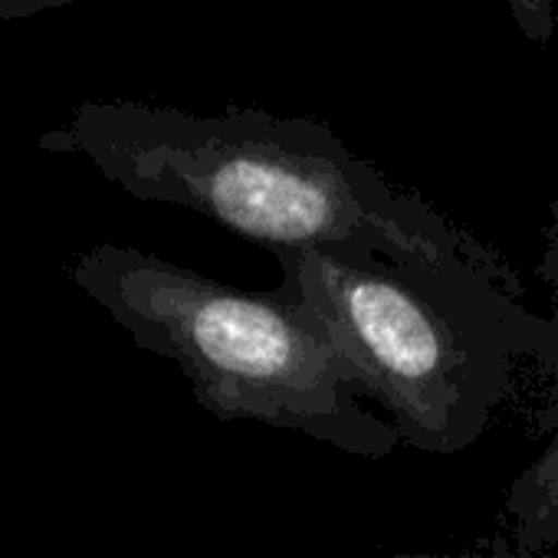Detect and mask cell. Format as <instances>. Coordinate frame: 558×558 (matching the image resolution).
Here are the masks:
<instances>
[{
  "label": "cell",
  "mask_w": 558,
  "mask_h": 558,
  "mask_svg": "<svg viewBox=\"0 0 558 558\" xmlns=\"http://www.w3.org/2000/svg\"><path fill=\"white\" fill-rule=\"evenodd\" d=\"M40 148L83 155L125 194L194 210L269 253L372 250L466 263L522 296L489 246L359 158L319 119L96 99L40 135Z\"/></svg>",
  "instance_id": "1"
},
{
  "label": "cell",
  "mask_w": 558,
  "mask_h": 558,
  "mask_svg": "<svg viewBox=\"0 0 558 558\" xmlns=\"http://www.w3.org/2000/svg\"><path fill=\"white\" fill-rule=\"evenodd\" d=\"M279 293L329 336L352 385L404 447L470 450L509 401L522 362L558 372V326L466 263L372 250L272 253Z\"/></svg>",
  "instance_id": "2"
},
{
  "label": "cell",
  "mask_w": 558,
  "mask_h": 558,
  "mask_svg": "<svg viewBox=\"0 0 558 558\" xmlns=\"http://www.w3.org/2000/svg\"><path fill=\"white\" fill-rule=\"evenodd\" d=\"M70 279L151 355L181 368L217 421L303 434L381 460L401 434L362 404L323 326L287 293H246L129 243L73 256Z\"/></svg>",
  "instance_id": "3"
},
{
  "label": "cell",
  "mask_w": 558,
  "mask_h": 558,
  "mask_svg": "<svg viewBox=\"0 0 558 558\" xmlns=\"http://www.w3.org/2000/svg\"><path fill=\"white\" fill-rule=\"evenodd\" d=\"M502 519L515 548H558V430L538 450V457L509 483Z\"/></svg>",
  "instance_id": "4"
},
{
  "label": "cell",
  "mask_w": 558,
  "mask_h": 558,
  "mask_svg": "<svg viewBox=\"0 0 558 558\" xmlns=\"http://www.w3.org/2000/svg\"><path fill=\"white\" fill-rule=\"evenodd\" d=\"M499 4L509 11V17L515 21L519 34L532 47L545 50L555 40V31H558L555 0H499Z\"/></svg>",
  "instance_id": "5"
},
{
  "label": "cell",
  "mask_w": 558,
  "mask_h": 558,
  "mask_svg": "<svg viewBox=\"0 0 558 558\" xmlns=\"http://www.w3.org/2000/svg\"><path fill=\"white\" fill-rule=\"evenodd\" d=\"M73 4H89V0H0V24L4 21H27L47 11H63Z\"/></svg>",
  "instance_id": "6"
},
{
  "label": "cell",
  "mask_w": 558,
  "mask_h": 558,
  "mask_svg": "<svg viewBox=\"0 0 558 558\" xmlns=\"http://www.w3.org/2000/svg\"><path fill=\"white\" fill-rule=\"evenodd\" d=\"M395 558H512V555H493V551H404Z\"/></svg>",
  "instance_id": "7"
},
{
  "label": "cell",
  "mask_w": 558,
  "mask_h": 558,
  "mask_svg": "<svg viewBox=\"0 0 558 558\" xmlns=\"http://www.w3.org/2000/svg\"><path fill=\"white\" fill-rule=\"evenodd\" d=\"M548 287H551V323L558 326V243L551 250V263H548Z\"/></svg>",
  "instance_id": "8"
}]
</instances>
